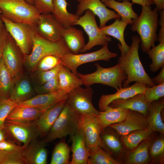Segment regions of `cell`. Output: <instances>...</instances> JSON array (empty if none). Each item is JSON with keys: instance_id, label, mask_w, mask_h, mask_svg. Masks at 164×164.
I'll return each mask as SVG.
<instances>
[{"instance_id": "cell-1", "label": "cell", "mask_w": 164, "mask_h": 164, "mask_svg": "<svg viewBox=\"0 0 164 164\" xmlns=\"http://www.w3.org/2000/svg\"><path fill=\"white\" fill-rule=\"evenodd\" d=\"M132 40L128 51L125 54H121L118 60V63L127 77L123 86L128 87L133 82L142 83L147 87L153 86L155 85L145 71L139 58L138 50L140 39L135 35L132 37Z\"/></svg>"}, {"instance_id": "cell-2", "label": "cell", "mask_w": 164, "mask_h": 164, "mask_svg": "<svg viewBox=\"0 0 164 164\" xmlns=\"http://www.w3.org/2000/svg\"><path fill=\"white\" fill-rule=\"evenodd\" d=\"M140 15L133 20L131 30L136 32L141 39V47L146 52L155 46L158 39L156 31L158 26V11L155 7L152 10L151 6H142Z\"/></svg>"}, {"instance_id": "cell-3", "label": "cell", "mask_w": 164, "mask_h": 164, "mask_svg": "<svg viewBox=\"0 0 164 164\" xmlns=\"http://www.w3.org/2000/svg\"><path fill=\"white\" fill-rule=\"evenodd\" d=\"M70 53L71 52L63 38L53 42L43 38L35 32L31 51L24 56V61L29 69L33 70L40 60L45 56L52 55L61 57Z\"/></svg>"}, {"instance_id": "cell-4", "label": "cell", "mask_w": 164, "mask_h": 164, "mask_svg": "<svg viewBox=\"0 0 164 164\" xmlns=\"http://www.w3.org/2000/svg\"><path fill=\"white\" fill-rule=\"evenodd\" d=\"M96 70L92 73L83 74L78 73L83 85L90 87L95 84H101L113 87L116 90L121 88L127 76L118 63L113 67L104 68L99 63L94 64Z\"/></svg>"}, {"instance_id": "cell-5", "label": "cell", "mask_w": 164, "mask_h": 164, "mask_svg": "<svg viewBox=\"0 0 164 164\" xmlns=\"http://www.w3.org/2000/svg\"><path fill=\"white\" fill-rule=\"evenodd\" d=\"M2 15L14 22L29 25L33 28L41 13L25 0H0Z\"/></svg>"}, {"instance_id": "cell-6", "label": "cell", "mask_w": 164, "mask_h": 164, "mask_svg": "<svg viewBox=\"0 0 164 164\" xmlns=\"http://www.w3.org/2000/svg\"><path fill=\"white\" fill-rule=\"evenodd\" d=\"M81 118V115L72 110L66 103L44 141L50 142L68 135H72L80 127Z\"/></svg>"}, {"instance_id": "cell-7", "label": "cell", "mask_w": 164, "mask_h": 164, "mask_svg": "<svg viewBox=\"0 0 164 164\" xmlns=\"http://www.w3.org/2000/svg\"><path fill=\"white\" fill-rule=\"evenodd\" d=\"M1 18L7 32L23 55H29L32 49L35 33L33 28L27 24L12 21L2 15Z\"/></svg>"}, {"instance_id": "cell-8", "label": "cell", "mask_w": 164, "mask_h": 164, "mask_svg": "<svg viewBox=\"0 0 164 164\" xmlns=\"http://www.w3.org/2000/svg\"><path fill=\"white\" fill-rule=\"evenodd\" d=\"M83 28L88 36V43L81 50L84 53L97 45L104 46L111 41V38L101 30L96 22L95 15L90 10H87L85 14L80 16L75 23Z\"/></svg>"}, {"instance_id": "cell-9", "label": "cell", "mask_w": 164, "mask_h": 164, "mask_svg": "<svg viewBox=\"0 0 164 164\" xmlns=\"http://www.w3.org/2000/svg\"><path fill=\"white\" fill-rule=\"evenodd\" d=\"M118 56L117 53L110 51L108 43L101 49L92 52L81 54L68 53L61 57V60L63 66L68 67L72 72L78 77L77 69L82 64L98 60L108 62L111 59Z\"/></svg>"}, {"instance_id": "cell-10", "label": "cell", "mask_w": 164, "mask_h": 164, "mask_svg": "<svg viewBox=\"0 0 164 164\" xmlns=\"http://www.w3.org/2000/svg\"><path fill=\"white\" fill-rule=\"evenodd\" d=\"M93 90L90 87L85 88L77 87L69 93L66 104L72 110L80 115L97 114L100 111L93 105Z\"/></svg>"}, {"instance_id": "cell-11", "label": "cell", "mask_w": 164, "mask_h": 164, "mask_svg": "<svg viewBox=\"0 0 164 164\" xmlns=\"http://www.w3.org/2000/svg\"><path fill=\"white\" fill-rule=\"evenodd\" d=\"M5 130L11 141L22 146L23 149L39 136L35 122L24 123L5 121Z\"/></svg>"}, {"instance_id": "cell-12", "label": "cell", "mask_w": 164, "mask_h": 164, "mask_svg": "<svg viewBox=\"0 0 164 164\" xmlns=\"http://www.w3.org/2000/svg\"><path fill=\"white\" fill-rule=\"evenodd\" d=\"M64 28L52 13L40 14L33 27L39 36L53 42L59 41L62 38Z\"/></svg>"}, {"instance_id": "cell-13", "label": "cell", "mask_w": 164, "mask_h": 164, "mask_svg": "<svg viewBox=\"0 0 164 164\" xmlns=\"http://www.w3.org/2000/svg\"><path fill=\"white\" fill-rule=\"evenodd\" d=\"M24 56L8 33L2 58L15 82L23 76L22 65Z\"/></svg>"}, {"instance_id": "cell-14", "label": "cell", "mask_w": 164, "mask_h": 164, "mask_svg": "<svg viewBox=\"0 0 164 164\" xmlns=\"http://www.w3.org/2000/svg\"><path fill=\"white\" fill-rule=\"evenodd\" d=\"M78 2L76 14L79 16L87 10L91 11L99 18V28L106 26L110 20L121 18L115 11L108 9L101 0H77Z\"/></svg>"}, {"instance_id": "cell-15", "label": "cell", "mask_w": 164, "mask_h": 164, "mask_svg": "<svg viewBox=\"0 0 164 164\" xmlns=\"http://www.w3.org/2000/svg\"><path fill=\"white\" fill-rule=\"evenodd\" d=\"M96 114H90L81 115L80 126L89 151L92 147L96 145L101 146L102 145L100 134L102 131Z\"/></svg>"}, {"instance_id": "cell-16", "label": "cell", "mask_w": 164, "mask_h": 164, "mask_svg": "<svg viewBox=\"0 0 164 164\" xmlns=\"http://www.w3.org/2000/svg\"><path fill=\"white\" fill-rule=\"evenodd\" d=\"M69 93L63 90L39 94L23 102L17 103V106L38 108L46 111L59 102L67 100Z\"/></svg>"}, {"instance_id": "cell-17", "label": "cell", "mask_w": 164, "mask_h": 164, "mask_svg": "<svg viewBox=\"0 0 164 164\" xmlns=\"http://www.w3.org/2000/svg\"><path fill=\"white\" fill-rule=\"evenodd\" d=\"M141 113L130 110L124 121L110 125L122 136L137 130H142L149 127L147 118Z\"/></svg>"}, {"instance_id": "cell-18", "label": "cell", "mask_w": 164, "mask_h": 164, "mask_svg": "<svg viewBox=\"0 0 164 164\" xmlns=\"http://www.w3.org/2000/svg\"><path fill=\"white\" fill-rule=\"evenodd\" d=\"M147 86L139 82L135 83L130 86L121 87L117 90L115 93L103 94L101 97L98 102L100 111L105 110L106 108L113 101L117 99H126L139 94L144 93Z\"/></svg>"}, {"instance_id": "cell-19", "label": "cell", "mask_w": 164, "mask_h": 164, "mask_svg": "<svg viewBox=\"0 0 164 164\" xmlns=\"http://www.w3.org/2000/svg\"><path fill=\"white\" fill-rule=\"evenodd\" d=\"M67 100L62 101L47 109L35 122L39 136H46L62 110Z\"/></svg>"}, {"instance_id": "cell-20", "label": "cell", "mask_w": 164, "mask_h": 164, "mask_svg": "<svg viewBox=\"0 0 164 164\" xmlns=\"http://www.w3.org/2000/svg\"><path fill=\"white\" fill-rule=\"evenodd\" d=\"M72 141V158L70 164H87L89 151L86 143L85 137L81 127L70 136Z\"/></svg>"}, {"instance_id": "cell-21", "label": "cell", "mask_w": 164, "mask_h": 164, "mask_svg": "<svg viewBox=\"0 0 164 164\" xmlns=\"http://www.w3.org/2000/svg\"><path fill=\"white\" fill-rule=\"evenodd\" d=\"M150 104L146 101L143 93L126 99H116L109 105L113 108H120L137 111L146 116L148 114Z\"/></svg>"}, {"instance_id": "cell-22", "label": "cell", "mask_w": 164, "mask_h": 164, "mask_svg": "<svg viewBox=\"0 0 164 164\" xmlns=\"http://www.w3.org/2000/svg\"><path fill=\"white\" fill-rule=\"evenodd\" d=\"M46 143L36 139L31 142L22 150V155L27 164H46L48 152L45 148Z\"/></svg>"}, {"instance_id": "cell-23", "label": "cell", "mask_w": 164, "mask_h": 164, "mask_svg": "<svg viewBox=\"0 0 164 164\" xmlns=\"http://www.w3.org/2000/svg\"><path fill=\"white\" fill-rule=\"evenodd\" d=\"M130 110L120 108H113L109 105L103 111L96 114L102 132L110 125L123 121Z\"/></svg>"}, {"instance_id": "cell-24", "label": "cell", "mask_w": 164, "mask_h": 164, "mask_svg": "<svg viewBox=\"0 0 164 164\" xmlns=\"http://www.w3.org/2000/svg\"><path fill=\"white\" fill-rule=\"evenodd\" d=\"M45 111L36 107L16 106L9 114L6 120L24 123L35 122Z\"/></svg>"}, {"instance_id": "cell-25", "label": "cell", "mask_w": 164, "mask_h": 164, "mask_svg": "<svg viewBox=\"0 0 164 164\" xmlns=\"http://www.w3.org/2000/svg\"><path fill=\"white\" fill-rule=\"evenodd\" d=\"M128 24V22L120 19L119 18L116 19L111 24L100 28L105 35L112 36L119 41L118 46L121 54L127 53L130 48V46L125 41L124 36L125 29Z\"/></svg>"}, {"instance_id": "cell-26", "label": "cell", "mask_w": 164, "mask_h": 164, "mask_svg": "<svg viewBox=\"0 0 164 164\" xmlns=\"http://www.w3.org/2000/svg\"><path fill=\"white\" fill-rule=\"evenodd\" d=\"M53 16L65 28L75 25L80 17L76 14L69 12L67 0H53Z\"/></svg>"}, {"instance_id": "cell-27", "label": "cell", "mask_w": 164, "mask_h": 164, "mask_svg": "<svg viewBox=\"0 0 164 164\" xmlns=\"http://www.w3.org/2000/svg\"><path fill=\"white\" fill-rule=\"evenodd\" d=\"M62 36L73 54H78L85 45L83 32L72 26L64 28Z\"/></svg>"}, {"instance_id": "cell-28", "label": "cell", "mask_w": 164, "mask_h": 164, "mask_svg": "<svg viewBox=\"0 0 164 164\" xmlns=\"http://www.w3.org/2000/svg\"><path fill=\"white\" fill-rule=\"evenodd\" d=\"M103 3L106 6L113 9L122 20L128 22L131 25L133 23V20L138 16L133 9L132 4L129 1H123L121 2L111 0L106 1Z\"/></svg>"}, {"instance_id": "cell-29", "label": "cell", "mask_w": 164, "mask_h": 164, "mask_svg": "<svg viewBox=\"0 0 164 164\" xmlns=\"http://www.w3.org/2000/svg\"><path fill=\"white\" fill-rule=\"evenodd\" d=\"M158 101L151 104L149 117L147 119L149 126L153 131L163 134L164 132V124L161 118V112L164 107V102L163 99Z\"/></svg>"}, {"instance_id": "cell-30", "label": "cell", "mask_w": 164, "mask_h": 164, "mask_svg": "<svg viewBox=\"0 0 164 164\" xmlns=\"http://www.w3.org/2000/svg\"><path fill=\"white\" fill-rule=\"evenodd\" d=\"M33 93L29 80L23 76L16 81L10 98L16 103L21 102L32 98Z\"/></svg>"}, {"instance_id": "cell-31", "label": "cell", "mask_w": 164, "mask_h": 164, "mask_svg": "<svg viewBox=\"0 0 164 164\" xmlns=\"http://www.w3.org/2000/svg\"><path fill=\"white\" fill-rule=\"evenodd\" d=\"M57 76L60 90L69 93L76 88L83 85L80 79L67 67L63 65Z\"/></svg>"}, {"instance_id": "cell-32", "label": "cell", "mask_w": 164, "mask_h": 164, "mask_svg": "<svg viewBox=\"0 0 164 164\" xmlns=\"http://www.w3.org/2000/svg\"><path fill=\"white\" fill-rule=\"evenodd\" d=\"M15 82L2 57L0 60V99L10 98Z\"/></svg>"}, {"instance_id": "cell-33", "label": "cell", "mask_w": 164, "mask_h": 164, "mask_svg": "<svg viewBox=\"0 0 164 164\" xmlns=\"http://www.w3.org/2000/svg\"><path fill=\"white\" fill-rule=\"evenodd\" d=\"M153 131L149 126L144 129L136 130L122 136V141L128 148L134 149L142 141L149 139Z\"/></svg>"}, {"instance_id": "cell-34", "label": "cell", "mask_w": 164, "mask_h": 164, "mask_svg": "<svg viewBox=\"0 0 164 164\" xmlns=\"http://www.w3.org/2000/svg\"><path fill=\"white\" fill-rule=\"evenodd\" d=\"M89 153L87 164H121L108 153L103 150L99 145H96L91 148Z\"/></svg>"}, {"instance_id": "cell-35", "label": "cell", "mask_w": 164, "mask_h": 164, "mask_svg": "<svg viewBox=\"0 0 164 164\" xmlns=\"http://www.w3.org/2000/svg\"><path fill=\"white\" fill-rule=\"evenodd\" d=\"M151 143V140L149 138L134 149L129 155L128 162L133 164H142L146 162L149 158V149Z\"/></svg>"}, {"instance_id": "cell-36", "label": "cell", "mask_w": 164, "mask_h": 164, "mask_svg": "<svg viewBox=\"0 0 164 164\" xmlns=\"http://www.w3.org/2000/svg\"><path fill=\"white\" fill-rule=\"evenodd\" d=\"M146 53L152 60L150 69L152 72L158 70L164 65V41L159 42Z\"/></svg>"}, {"instance_id": "cell-37", "label": "cell", "mask_w": 164, "mask_h": 164, "mask_svg": "<svg viewBox=\"0 0 164 164\" xmlns=\"http://www.w3.org/2000/svg\"><path fill=\"white\" fill-rule=\"evenodd\" d=\"M70 149L68 145L64 142H59L54 149L50 164H70Z\"/></svg>"}, {"instance_id": "cell-38", "label": "cell", "mask_w": 164, "mask_h": 164, "mask_svg": "<svg viewBox=\"0 0 164 164\" xmlns=\"http://www.w3.org/2000/svg\"><path fill=\"white\" fill-rule=\"evenodd\" d=\"M16 106L17 103L10 98L0 99V130H4L8 116Z\"/></svg>"}, {"instance_id": "cell-39", "label": "cell", "mask_w": 164, "mask_h": 164, "mask_svg": "<svg viewBox=\"0 0 164 164\" xmlns=\"http://www.w3.org/2000/svg\"><path fill=\"white\" fill-rule=\"evenodd\" d=\"M147 102L151 104L164 96V82L151 87H147L144 93Z\"/></svg>"}, {"instance_id": "cell-40", "label": "cell", "mask_w": 164, "mask_h": 164, "mask_svg": "<svg viewBox=\"0 0 164 164\" xmlns=\"http://www.w3.org/2000/svg\"><path fill=\"white\" fill-rule=\"evenodd\" d=\"M61 58L52 55L45 56L40 60L36 67L38 71H44L52 69L62 64Z\"/></svg>"}, {"instance_id": "cell-41", "label": "cell", "mask_w": 164, "mask_h": 164, "mask_svg": "<svg viewBox=\"0 0 164 164\" xmlns=\"http://www.w3.org/2000/svg\"><path fill=\"white\" fill-rule=\"evenodd\" d=\"M100 137L102 142L101 146L104 145L115 152H118L121 150L122 149L121 143L114 135L109 133H104Z\"/></svg>"}, {"instance_id": "cell-42", "label": "cell", "mask_w": 164, "mask_h": 164, "mask_svg": "<svg viewBox=\"0 0 164 164\" xmlns=\"http://www.w3.org/2000/svg\"><path fill=\"white\" fill-rule=\"evenodd\" d=\"M60 90L57 75L36 88V91L39 94L51 93Z\"/></svg>"}, {"instance_id": "cell-43", "label": "cell", "mask_w": 164, "mask_h": 164, "mask_svg": "<svg viewBox=\"0 0 164 164\" xmlns=\"http://www.w3.org/2000/svg\"><path fill=\"white\" fill-rule=\"evenodd\" d=\"M62 66L63 65L61 64L50 70L38 71V80L41 85L57 75Z\"/></svg>"}, {"instance_id": "cell-44", "label": "cell", "mask_w": 164, "mask_h": 164, "mask_svg": "<svg viewBox=\"0 0 164 164\" xmlns=\"http://www.w3.org/2000/svg\"><path fill=\"white\" fill-rule=\"evenodd\" d=\"M53 0H33V5L41 14L52 13L53 8Z\"/></svg>"}, {"instance_id": "cell-45", "label": "cell", "mask_w": 164, "mask_h": 164, "mask_svg": "<svg viewBox=\"0 0 164 164\" xmlns=\"http://www.w3.org/2000/svg\"><path fill=\"white\" fill-rule=\"evenodd\" d=\"M164 152V140L163 138L156 140L151 145L150 154L152 157L157 156Z\"/></svg>"}, {"instance_id": "cell-46", "label": "cell", "mask_w": 164, "mask_h": 164, "mask_svg": "<svg viewBox=\"0 0 164 164\" xmlns=\"http://www.w3.org/2000/svg\"><path fill=\"white\" fill-rule=\"evenodd\" d=\"M22 149V146L17 144L11 141L5 140L0 142V150L7 152H12Z\"/></svg>"}, {"instance_id": "cell-47", "label": "cell", "mask_w": 164, "mask_h": 164, "mask_svg": "<svg viewBox=\"0 0 164 164\" xmlns=\"http://www.w3.org/2000/svg\"><path fill=\"white\" fill-rule=\"evenodd\" d=\"M8 33L5 27L0 28V60L2 57L6 45Z\"/></svg>"}, {"instance_id": "cell-48", "label": "cell", "mask_w": 164, "mask_h": 164, "mask_svg": "<svg viewBox=\"0 0 164 164\" xmlns=\"http://www.w3.org/2000/svg\"><path fill=\"white\" fill-rule=\"evenodd\" d=\"M160 18L159 21L160 26L158 40L159 42L164 41V10L160 11Z\"/></svg>"}, {"instance_id": "cell-49", "label": "cell", "mask_w": 164, "mask_h": 164, "mask_svg": "<svg viewBox=\"0 0 164 164\" xmlns=\"http://www.w3.org/2000/svg\"><path fill=\"white\" fill-rule=\"evenodd\" d=\"M155 84H158L164 82V65L162 67L159 73L155 77L152 78Z\"/></svg>"}, {"instance_id": "cell-50", "label": "cell", "mask_w": 164, "mask_h": 164, "mask_svg": "<svg viewBox=\"0 0 164 164\" xmlns=\"http://www.w3.org/2000/svg\"><path fill=\"white\" fill-rule=\"evenodd\" d=\"M132 3L138 4L142 6H151L154 3L152 0H131Z\"/></svg>"}, {"instance_id": "cell-51", "label": "cell", "mask_w": 164, "mask_h": 164, "mask_svg": "<svg viewBox=\"0 0 164 164\" xmlns=\"http://www.w3.org/2000/svg\"><path fill=\"white\" fill-rule=\"evenodd\" d=\"M10 152L0 150V164H6Z\"/></svg>"}, {"instance_id": "cell-52", "label": "cell", "mask_w": 164, "mask_h": 164, "mask_svg": "<svg viewBox=\"0 0 164 164\" xmlns=\"http://www.w3.org/2000/svg\"><path fill=\"white\" fill-rule=\"evenodd\" d=\"M156 5V8L158 11L164 10V0H152Z\"/></svg>"}, {"instance_id": "cell-53", "label": "cell", "mask_w": 164, "mask_h": 164, "mask_svg": "<svg viewBox=\"0 0 164 164\" xmlns=\"http://www.w3.org/2000/svg\"><path fill=\"white\" fill-rule=\"evenodd\" d=\"M5 139V135L3 130H0V142Z\"/></svg>"}, {"instance_id": "cell-54", "label": "cell", "mask_w": 164, "mask_h": 164, "mask_svg": "<svg viewBox=\"0 0 164 164\" xmlns=\"http://www.w3.org/2000/svg\"><path fill=\"white\" fill-rule=\"evenodd\" d=\"M2 14V12L0 9V28H3L5 27L3 23L2 20L1 16Z\"/></svg>"}, {"instance_id": "cell-55", "label": "cell", "mask_w": 164, "mask_h": 164, "mask_svg": "<svg viewBox=\"0 0 164 164\" xmlns=\"http://www.w3.org/2000/svg\"><path fill=\"white\" fill-rule=\"evenodd\" d=\"M28 3L33 5V0H25Z\"/></svg>"}, {"instance_id": "cell-56", "label": "cell", "mask_w": 164, "mask_h": 164, "mask_svg": "<svg viewBox=\"0 0 164 164\" xmlns=\"http://www.w3.org/2000/svg\"><path fill=\"white\" fill-rule=\"evenodd\" d=\"M101 0L102 2H104V1H106L111 0ZM119 0V1L122 0L123 1H129L130 0Z\"/></svg>"}]
</instances>
